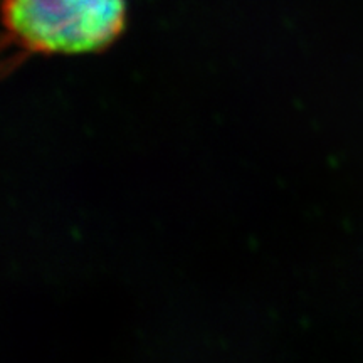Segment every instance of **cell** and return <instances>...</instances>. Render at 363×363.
Instances as JSON below:
<instances>
[{
	"instance_id": "1",
	"label": "cell",
	"mask_w": 363,
	"mask_h": 363,
	"mask_svg": "<svg viewBox=\"0 0 363 363\" xmlns=\"http://www.w3.org/2000/svg\"><path fill=\"white\" fill-rule=\"evenodd\" d=\"M126 16V0H0V67L104 51L123 34Z\"/></svg>"
}]
</instances>
